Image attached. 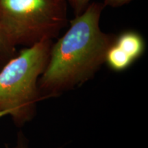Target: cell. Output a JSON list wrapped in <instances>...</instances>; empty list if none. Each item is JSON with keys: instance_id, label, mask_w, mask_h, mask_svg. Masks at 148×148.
<instances>
[{"instance_id": "cell-9", "label": "cell", "mask_w": 148, "mask_h": 148, "mask_svg": "<svg viewBox=\"0 0 148 148\" xmlns=\"http://www.w3.org/2000/svg\"><path fill=\"white\" fill-rule=\"evenodd\" d=\"M5 115H8V112H6V111H1L0 112V118L3 117Z\"/></svg>"}, {"instance_id": "cell-7", "label": "cell", "mask_w": 148, "mask_h": 148, "mask_svg": "<svg viewBox=\"0 0 148 148\" xmlns=\"http://www.w3.org/2000/svg\"><path fill=\"white\" fill-rule=\"evenodd\" d=\"M132 0H104L103 3V7L110 6L112 8H117L129 3Z\"/></svg>"}, {"instance_id": "cell-1", "label": "cell", "mask_w": 148, "mask_h": 148, "mask_svg": "<svg viewBox=\"0 0 148 148\" xmlns=\"http://www.w3.org/2000/svg\"><path fill=\"white\" fill-rule=\"evenodd\" d=\"M104 7L93 2L70 21L63 36L52 44L47 66L38 80L40 99L79 86L95 75L105 62L114 37L101 31Z\"/></svg>"}, {"instance_id": "cell-6", "label": "cell", "mask_w": 148, "mask_h": 148, "mask_svg": "<svg viewBox=\"0 0 148 148\" xmlns=\"http://www.w3.org/2000/svg\"><path fill=\"white\" fill-rule=\"evenodd\" d=\"M66 2L68 1L73 8L75 16L79 15L89 5L90 0H65Z\"/></svg>"}, {"instance_id": "cell-5", "label": "cell", "mask_w": 148, "mask_h": 148, "mask_svg": "<svg viewBox=\"0 0 148 148\" xmlns=\"http://www.w3.org/2000/svg\"><path fill=\"white\" fill-rule=\"evenodd\" d=\"M15 47L0 26V69L15 56Z\"/></svg>"}, {"instance_id": "cell-2", "label": "cell", "mask_w": 148, "mask_h": 148, "mask_svg": "<svg viewBox=\"0 0 148 148\" xmlns=\"http://www.w3.org/2000/svg\"><path fill=\"white\" fill-rule=\"evenodd\" d=\"M52 40L26 47L0 69V112L6 111L22 125L34 116L40 99L38 80L49 60Z\"/></svg>"}, {"instance_id": "cell-4", "label": "cell", "mask_w": 148, "mask_h": 148, "mask_svg": "<svg viewBox=\"0 0 148 148\" xmlns=\"http://www.w3.org/2000/svg\"><path fill=\"white\" fill-rule=\"evenodd\" d=\"M113 43L134 63L143 54L145 42L143 36L134 31H126L114 38Z\"/></svg>"}, {"instance_id": "cell-3", "label": "cell", "mask_w": 148, "mask_h": 148, "mask_svg": "<svg viewBox=\"0 0 148 148\" xmlns=\"http://www.w3.org/2000/svg\"><path fill=\"white\" fill-rule=\"evenodd\" d=\"M66 23L65 0H0V26L15 47L52 40Z\"/></svg>"}, {"instance_id": "cell-8", "label": "cell", "mask_w": 148, "mask_h": 148, "mask_svg": "<svg viewBox=\"0 0 148 148\" xmlns=\"http://www.w3.org/2000/svg\"><path fill=\"white\" fill-rule=\"evenodd\" d=\"M14 148H29L26 138L21 133L18 134L17 143H16V145Z\"/></svg>"}]
</instances>
